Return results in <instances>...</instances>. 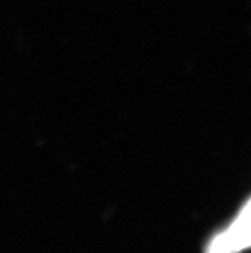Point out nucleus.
Segmentation results:
<instances>
[{"mask_svg": "<svg viewBox=\"0 0 251 253\" xmlns=\"http://www.w3.org/2000/svg\"><path fill=\"white\" fill-rule=\"evenodd\" d=\"M223 233L237 253L251 247V199Z\"/></svg>", "mask_w": 251, "mask_h": 253, "instance_id": "f257e3e1", "label": "nucleus"}, {"mask_svg": "<svg viewBox=\"0 0 251 253\" xmlns=\"http://www.w3.org/2000/svg\"><path fill=\"white\" fill-rule=\"evenodd\" d=\"M205 253H237V252H236L235 248L232 247V244L229 243L226 234H224L223 231H220V233H218V234H216L215 237L209 242Z\"/></svg>", "mask_w": 251, "mask_h": 253, "instance_id": "f03ea898", "label": "nucleus"}]
</instances>
